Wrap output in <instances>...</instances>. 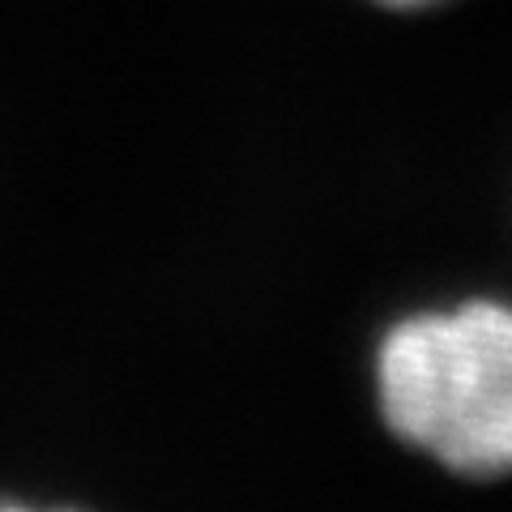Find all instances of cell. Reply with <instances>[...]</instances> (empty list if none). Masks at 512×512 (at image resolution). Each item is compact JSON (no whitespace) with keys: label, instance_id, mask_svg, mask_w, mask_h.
Returning a JSON list of instances; mask_svg holds the SVG:
<instances>
[{"label":"cell","instance_id":"1","mask_svg":"<svg viewBox=\"0 0 512 512\" xmlns=\"http://www.w3.org/2000/svg\"><path fill=\"white\" fill-rule=\"evenodd\" d=\"M384 427L461 478L512 474V303L414 312L376 350Z\"/></svg>","mask_w":512,"mask_h":512},{"label":"cell","instance_id":"2","mask_svg":"<svg viewBox=\"0 0 512 512\" xmlns=\"http://www.w3.org/2000/svg\"><path fill=\"white\" fill-rule=\"evenodd\" d=\"M0 512H77V508H39V504H18V500H0Z\"/></svg>","mask_w":512,"mask_h":512},{"label":"cell","instance_id":"3","mask_svg":"<svg viewBox=\"0 0 512 512\" xmlns=\"http://www.w3.org/2000/svg\"><path fill=\"white\" fill-rule=\"evenodd\" d=\"M389 9H427V5H440V0H380Z\"/></svg>","mask_w":512,"mask_h":512}]
</instances>
